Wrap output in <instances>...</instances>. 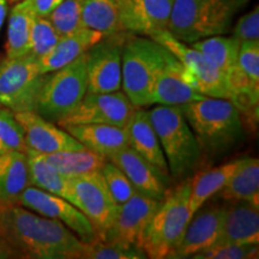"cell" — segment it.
<instances>
[{
    "label": "cell",
    "mask_w": 259,
    "mask_h": 259,
    "mask_svg": "<svg viewBox=\"0 0 259 259\" xmlns=\"http://www.w3.org/2000/svg\"><path fill=\"white\" fill-rule=\"evenodd\" d=\"M15 116L23 128L28 149L36 153L53 154L85 149L66 130L42 118L36 112H19L15 113Z\"/></svg>",
    "instance_id": "cell-16"
},
{
    "label": "cell",
    "mask_w": 259,
    "mask_h": 259,
    "mask_svg": "<svg viewBox=\"0 0 259 259\" xmlns=\"http://www.w3.org/2000/svg\"><path fill=\"white\" fill-rule=\"evenodd\" d=\"M35 16L30 0H23L14 5L9 17L6 57L18 58L29 53V37Z\"/></svg>",
    "instance_id": "cell-28"
},
{
    "label": "cell",
    "mask_w": 259,
    "mask_h": 259,
    "mask_svg": "<svg viewBox=\"0 0 259 259\" xmlns=\"http://www.w3.org/2000/svg\"><path fill=\"white\" fill-rule=\"evenodd\" d=\"M148 258L142 248L96 239L92 242H83L80 259H144Z\"/></svg>",
    "instance_id": "cell-32"
},
{
    "label": "cell",
    "mask_w": 259,
    "mask_h": 259,
    "mask_svg": "<svg viewBox=\"0 0 259 259\" xmlns=\"http://www.w3.org/2000/svg\"><path fill=\"white\" fill-rule=\"evenodd\" d=\"M30 2L35 15L40 17H48L51 12L64 0H30Z\"/></svg>",
    "instance_id": "cell-40"
},
{
    "label": "cell",
    "mask_w": 259,
    "mask_h": 259,
    "mask_svg": "<svg viewBox=\"0 0 259 259\" xmlns=\"http://www.w3.org/2000/svg\"><path fill=\"white\" fill-rule=\"evenodd\" d=\"M240 45L241 42L233 35H216L193 42L190 46L198 51L212 66L226 76L238 64Z\"/></svg>",
    "instance_id": "cell-29"
},
{
    "label": "cell",
    "mask_w": 259,
    "mask_h": 259,
    "mask_svg": "<svg viewBox=\"0 0 259 259\" xmlns=\"http://www.w3.org/2000/svg\"><path fill=\"white\" fill-rule=\"evenodd\" d=\"M48 73H42L37 58L28 53L0 61V105L14 113L35 112Z\"/></svg>",
    "instance_id": "cell-8"
},
{
    "label": "cell",
    "mask_w": 259,
    "mask_h": 259,
    "mask_svg": "<svg viewBox=\"0 0 259 259\" xmlns=\"http://www.w3.org/2000/svg\"><path fill=\"white\" fill-rule=\"evenodd\" d=\"M84 148L108 158L115 151L127 147L125 127L107 124H79L64 127Z\"/></svg>",
    "instance_id": "cell-22"
},
{
    "label": "cell",
    "mask_w": 259,
    "mask_h": 259,
    "mask_svg": "<svg viewBox=\"0 0 259 259\" xmlns=\"http://www.w3.org/2000/svg\"><path fill=\"white\" fill-rule=\"evenodd\" d=\"M223 206L197 210L187 225L179 245L168 258H192L198 252L215 245L222 231Z\"/></svg>",
    "instance_id": "cell-18"
},
{
    "label": "cell",
    "mask_w": 259,
    "mask_h": 259,
    "mask_svg": "<svg viewBox=\"0 0 259 259\" xmlns=\"http://www.w3.org/2000/svg\"><path fill=\"white\" fill-rule=\"evenodd\" d=\"M171 52L150 37L127 36L122 46L121 89L136 108L153 105V89Z\"/></svg>",
    "instance_id": "cell-5"
},
{
    "label": "cell",
    "mask_w": 259,
    "mask_h": 259,
    "mask_svg": "<svg viewBox=\"0 0 259 259\" xmlns=\"http://www.w3.org/2000/svg\"><path fill=\"white\" fill-rule=\"evenodd\" d=\"M136 107L124 92H87L77 108L57 122L60 127L79 124H107L125 127Z\"/></svg>",
    "instance_id": "cell-11"
},
{
    "label": "cell",
    "mask_w": 259,
    "mask_h": 259,
    "mask_svg": "<svg viewBox=\"0 0 259 259\" xmlns=\"http://www.w3.org/2000/svg\"><path fill=\"white\" fill-rule=\"evenodd\" d=\"M191 85L184 65L171 53V57L160 71L153 89L151 102L162 106H181L204 99Z\"/></svg>",
    "instance_id": "cell-19"
},
{
    "label": "cell",
    "mask_w": 259,
    "mask_h": 259,
    "mask_svg": "<svg viewBox=\"0 0 259 259\" xmlns=\"http://www.w3.org/2000/svg\"><path fill=\"white\" fill-rule=\"evenodd\" d=\"M202 153L219 156L232 150L244 138L241 113L231 100L204 97L180 106Z\"/></svg>",
    "instance_id": "cell-2"
},
{
    "label": "cell",
    "mask_w": 259,
    "mask_h": 259,
    "mask_svg": "<svg viewBox=\"0 0 259 259\" xmlns=\"http://www.w3.org/2000/svg\"><path fill=\"white\" fill-rule=\"evenodd\" d=\"M8 2L6 0H0V31H2L3 24H4L6 15H8Z\"/></svg>",
    "instance_id": "cell-42"
},
{
    "label": "cell",
    "mask_w": 259,
    "mask_h": 259,
    "mask_svg": "<svg viewBox=\"0 0 259 259\" xmlns=\"http://www.w3.org/2000/svg\"><path fill=\"white\" fill-rule=\"evenodd\" d=\"M6 2H8V4L15 5V4H17V3H19V2H23V0H6Z\"/></svg>",
    "instance_id": "cell-43"
},
{
    "label": "cell",
    "mask_w": 259,
    "mask_h": 259,
    "mask_svg": "<svg viewBox=\"0 0 259 259\" xmlns=\"http://www.w3.org/2000/svg\"><path fill=\"white\" fill-rule=\"evenodd\" d=\"M160 202L137 191L131 198L119 205L112 225L101 240L139 247L145 227Z\"/></svg>",
    "instance_id": "cell-14"
},
{
    "label": "cell",
    "mask_w": 259,
    "mask_h": 259,
    "mask_svg": "<svg viewBox=\"0 0 259 259\" xmlns=\"http://www.w3.org/2000/svg\"><path fill=\"white\" fill-rule=\"evenodd\" d=\"M121 30L151 37L167 30L174 0H116Z\"/></svg>",
    "instance_id": "cell-15"
},
{
    "label": "cell",
    "mask_w": 259,
    "mask_h": 259,
    "mask_svg": "<svg viewBox=\"0 0 259 259\" xmlns=\"http://www.w3.org/2000/svg\"><path fill=\"white\" fill-rule=\"evenodd\" d=\"M60 38L50 19L35 16L29 37V53L40 59L56 47Z\"/></svg>",
    "instance_id": "cell-35"
},
{
    "label": "cell",
    "mask_w": 259,
    "mask_h": 259,
    "mask_svg": "<svg viewBox=\"0 0 259 259\" xmlns=\"http://www.w3.org/2000/svg\"><path fill=\"white\" fill-rule=\"evenodd\" d=\"M242 158L227 162L211 169L202 170L191 178V191L189 196V210L194 215L210 198H212L228 183L233 174L240 166Z\"/></svg>",
    "instance_id": "cell-25"
},
{
    "label": "cell",
    "mask_w": 259,
    "mask_h": 259,
    "mask_svg": "<svg viewBox=\"0 0 259 259\" xmlns=\"http://www.w3.org/2000/svg\"><path fill=\"white\" fill-rule=\"evenodd\" d=\"M105 37L101 32L92 29H79L78 31L73 32L69 36L61 37L50 53L37 59L38 67L42 73H50L59 70L67 64L72 63L82 54L87 53L90 48Z\"/></svg>",
    "instance_id": "cell-23"
},
{
    "label": "cell",
    "mask_w": 259,
    "mask_h": 259,
    "mask_svg": "<svg viewBox=\"0 0 259 259\" xmlns=\"http://www.w3.org/2000/svg\"><path fill=\"white\" fill-rule=\"evenodd\" d=\"M28 186H30V177L25 153L0 154V202L17 203Z\"/></svg>",
    "instance_id": "cell-27"
},
{
    "label": "cell",
    "mask_w": 259,
    "mask_h": 259,
    "mask_svg": "<svg viewBox=\"0 0 259 259\" xmlns=\"http://www.w3.org/2000/svg\"><path fill=\"white\" fill-rule=\"evenodd\" d=\"M24 132L11 109L0 108V154L10 151H27Z\"/></svg>",
    "instance_id": "cell-34"
},
{
    "label": "cell",
    "mask_w": 259,
    "mask_h": 259,
    "mask_svg": "<svg viewBox=\"0 0 259 259\" xmlns=\"http://www.w3.org/2000/svg\"><path fill=\"white\" fill-rule=\"evenodd\" d=\"M215 196L225 202H250L259 206V160L242 158L240 166Z\"/></svg>",
    "instance_id": "cell-26"
},
{
    "label": "cell",
    "mask_w": 259,
    "mask_h": 259,
    "mask_svg": "<svg viewBox=\"0 0 259 259\" xmlns=\"http://www.w3.org/2000/svg\"><path fill=\"white\" fill-rule=\"evenodd\" d=\"M25 155L28 160L30 185L59 196L76 206V194L71 178L65 177L54 169L46 161L44 154L27 149Z\"/></svg>",
    "instance_id": "cell-24"
},
{
    "label": "cell",
    "mask_w": 259,
    "mask_h": 259,
    "mask_svg": "<svg viewBox=\"0 0 259 259\" xmlns=\"http://www.w3.org/2000/svg\"><path fill=\"white\" fill-rule=\"evenodd\" d=\"M2 107H3V106H2V105H0V108H2Z\"/></svg>",
    "instance_id": "cell-44"
},
{
    "label": "cell",
    "mask_w": 259,
    "mask_h": 259,
    "mask_svg": "<svg viewBox=\"0 0 259 259\" xmlns=\"http://www.w3.org/2000/svg\"><path fill=\"white\" fill-rule=\"evenodd\" d=\"M232 35L240 42L259 41V8H255L239 18L235 27L233 28Z\"/></svg>",
    "instance_id": "cell-39"
},
{
    "label": "cell",
    "mask_w": 259,
    "mask_h": 259,
    "mask_svg": "<svg viewBox=\"0 0 259 259\" xmlns=\"http://www.w3.org/2000/svg\"><path fill=\"white\" fill-rule=\"evenodd\" d=\"M150 38L161 44L177 57L185 67L190 84L197 92L208 97L231 100L226 76L212 66L198 51L177 40L167 30L157 32Z\"/></svg>",
    "instance_id": "cell-9"
},
{
    "label": "cell",
    "mask_w": 259,
    "mask_h": 259,
    "mask_svg": "<svg viewBox=\"0 0 259 259\" xmlns=\"http://www.w3.org/2000/svg\"><path fill=\"white\" fill-rule=\"evenodd\" d=\"M258 245L215 244L198 252L196 259H250L258 258Z\"/></svg>",
    "instance_id": "cell-37"
},
{
    "label": "cell",
    "mask_w": 259,
    "mask_h": 259,
    "mask_svg": "<svg viewBox=\"0 0 259 259\" xmlns=\"http://www.w3.org/2000/svg\"><path fill=\"white\" fill-rule=\"evenodd\" d=\"M125 130L127 132L130 147L151 164H154L164 176L170 177L166 157L149 118L148 111L136 108L126 124Z\"/></svg>",
    "instance_id": "cell-21"
},
{
    "label": "cell",
    "mask_w": 259,
    "mask_h": 259,
    "mask_svg": "<svg viewBox=\"0 0 259 259\" xmlns=\"http://www.w3.org/2000/svg\"><path fill=\"white\" fill-rule=\"evenodd\" d=\"M0 235L29 259H80L84 242L61 222L17 203L0 202Z\"/></svg>",
    "instance_id": "cell-1"
},
{
    "label": "cell",
    "mask_w": 259,
    "mask_h": 259,
    "mask_svg": "<svg viewBox=\"0 0 259 259\" xmlns=\"http://www.w3.org/2000/svg\"><path fill=\"white\" fill-rule=\"evenodd\" d=\"M250 0H174L167 31L191 45L229 31L236 14Z\"/></svg>",
    "instance_id": "cell-3"
},
{
    "label": "cell",
    "mask_w": 259,
    "mask_h": 259,
    "mask_svg": "<svg viewBox=\"0 0 259 259\" xmlns=\"http://www.w3.org/2000/svg\"><path fill=\"white\" fill-rule=\"evenodd\" d=\"M87 56L50 72L38 95L35 112L42 118L57 122L77 108L88 92Z\"/></svg>",
    "instance_id": "cell-7"
},
{
    "label": "cell",
    "mask_w": 259,
    "mask_h": 259,
    "mask_svg": "<svg viewBox=\"0 0 259 259\" xmlns=\"http://www.w3.org/2000/svg\"><path fill=\"white\" fill-rule=\"evenodd\" d=\"M76 194V206L88 218L101 240L112 225L119 205L107 187L101 171L70 177Z\"/></svg>",
    "instance_id": "cell-10"
},
{
    "label": "cell",
    "mask_w": 259,
    "mask_h": 259,
    "mask_svg": "<svg viewBox=\"0 0 259 259\" xmlns=\"http://www.w3.org/2000/svg\"><path fill=\"white\" fill-rule=\"evenodd\" d=\"M52 167L65 177H76L79 174L101 170L107 158L88 149L76 151H59L53 154H44Z\"/></svg>",
    "instance_id": "cell-31"
},
{
    "label": "cell",
    "mask_w": 259,
    "mask_h": 259,
    "mask_svg": "<svg viewBox=\"0 0 259 259\" xmlns=\"http://www.w3.org/2000/svg\"><path fill=\"white\" fill-rule=\"evenodd\" d=\"M216 244L258 245L259 206L245 200L223 206L222 231Z\"/></svg>",
    "instance_id": "cell-20"
},
{
    "label": "cell",
    "mask_w": 259,
    "mask_h": 259,
    "mask_svg": "<svg viewBox=\"0 0 259 259\" xmlns=\"http://www.w3.org/2000/svg\"><path fill=\"white\" fill-rule=\"evenodd\" d=\"M84 28L99 31L105 36L122 32L116 0H82Z\"/></svg>",
    "instance_id": "cell-30"
},
{
    "label": "cell",
    "mask_w": 259,
    "mask_h": 259,
    "mask_svg": "<svg viewBox=\"0 0 259 259\" xmlns=\"http://www.w3.org/2000/svg\"><path fill=\"white\" fill-rule=\"evenodd\" d=\"M107 160L113 162L124 171L138 192L157 200L164 198L168 191L169 177L164 176L130 145L115 151Z\"/></svg>",
    "instance_id": "cell-17"
},
{
    "label": "cell",
    "mask_w": 259,
    "mask_h": 259,
    "mask_svg": "<svg viewBox=\"0 0 259 259\" xmlns=\"http://www.w3.org/2000/svg\"><path fill=\"white\" fill-rule=\"evenodd\" d=\"M126 37L124 31L106 36L88 51V92L115 93L121 90V58Z\"/></svg>",
    "instance_id": "cell-13"
},
{
    "label": "cell",
    "mask_w": 259,
    "mask_h": 259,
    "mask_svg": "<svg viewBox=\"0 0 259 259\" xmlns=\"http://www.w3.org/2000/svg\"><path fill=\"white\" fill-rule=\"evenodd\" d=\"M238 66L255 88L259 89V41L241 42Z\"/></svg>",
    "instance_id": "cell-38"
},
{
    "label": "cell",
    "mask_w": 259,
    "mask_h": 259,
    "mask_svg": "<svg viewBox=\"0 0 259 259\" xmlns=\"http://www.w3.org/2000/svg\"><path fill=\"white\" fill-rule=\"evenodd\" d=\"M17 204L45 218L61 222L84 242L99 239L88 218L72 203L59 196L30 185L19 196Z\"/></svg>",
    "instance_id": "cell-12"
},
{
    "label": "cell",
    "mask_w": 259,
    "mask_h": 259,
    "mask_svg": "<svg viewBox=\"0 0 259 259\" xmlns=\"http://www.w3.org/2000/svg\"><path fill=\"white\" fill-rule=\"evenodd\" d=\"M100 171H101L103 179H105L109 192H111L112 197L118 205L124 204L126 200H128L137 192V190L132 185L128 178L125 176L124 171L118 166H115L113 162L107 161Z\"/></svg>",
    "instance_id": "cell-36"
},
{
    "label": "cell",
    "mask_w": 259,
    "mask_h": 259,
    "mask_svg": "<svg viewBox=\"0 0 259 259\" xmlns=\"http://www.w3.org/2000/svg\"><path fill=\"white\" fill-rule=\"evenodd\" d=\"M82 0H64L57 6L48 19L60 37L69 36L84 28L82 23Z\"/></svg>",
    "instance_id": "cell-33"
},
{
    "label": "cell",
    "mask_w": 259,
    "mask_h": 259,
    "mask_svg": "<svg viewBox=\"0 0 259 259\" xmlns=\"http://www.w3.org/2000/svg\"><path fill=\"white\" fill-rule=\"evenodd\" d=\"M11 258H21L18 252L9 244L8 241L0 235V259H11Z\"/></svg>",
    "instance_id": "cell-41"
},
{
    "label": "cell",
    "mask_w": 259,
    "mask_h": 259,
    "mask_svg": "<svg viewBox=\"0 0 259 259\" xmlns=\"http://www.w3.org/2000/svg\"><path fill=\"white\" fill-rule=\"evenodd\" d=\"M191 178L168 190L145 227L139 247L151 259L168 258L192 219L189 210Z\"/></svg>",
    "instance_id": "cell-6"
},
{
    "label": "cell",
    "mask_w": 259,
    "mask_h": 259,
    "mask_svg": "<svg viewBox=\"0 0 259 259\" xmlns=\"http://www.w3.org/2000/svg\"><path fill=\"white\" fill-rule=\"evenodd\" d=\"M174 179H186L196 171L203 153L180 106L157 105L148 111Z\"/></svg>",
    "instance_id": "cell-4"
}]
</instances>
